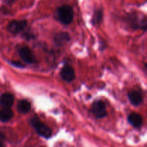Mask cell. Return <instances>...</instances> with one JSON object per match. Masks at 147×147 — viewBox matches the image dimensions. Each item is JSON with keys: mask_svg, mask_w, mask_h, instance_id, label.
<instances>
[{"mask_svg": "<svg viewBox=\"0 0 147 147\" xmlns=\"http://www.w3.org/2000/svg\"><path fill=\"white\" fill-rule=\"evenodd\" d=\"M74 11L70 5L65 4L57 9L55 17L63 24H69L73 22Z\"/></svg>", "mask_w": 147, "mask_h": 147, "instance_id": "1", "label": "cell"}, {"mask_svg": "<svg viewBox=\"0 0 147 147\" xmlns=\"http://www.w3.org/2000/svg\"><path fill=\"white\" fill-rule=\"evenodd\" d=\"M30 123L36 132L42 137L45 139H50L53 135L51 129L46 126L45 123L41 122L37 117H32L30 121Z\"/></svg>", "mask_w": 147, "mask_h": 147, "instance_id": "2", "label": "cell"}, {"mask_svg": "<svg viewBox=\"0 0 147 147\" xmlns=\"http://www.w3.org/2000/svg\"><path fill=\"white\" fill-rule=\"evenodd\" d=\"M127 22L129 26L134 30L146 28V19L144 14H139L137 13H131L128 16Z\"/></svg>", "mask_w": 147, "mask_h": 147, "instance_id": "3", "label": "cell"}, {"mask_svg": "<svg viewBox=\"0 0 147 147\" xmlns=\"http://www.w3.org/2000/svg\"><path fill=\"white\" fill-rule=\"evenodd\" d=\"M91 113L93 116L98 119H103L107 116V111H106V106L104 102L101 100H95L92 104Z\"/></svg>", "mask_w": 147, "mask_h": 147, "instance_id": "4", "label": "cell"}, {"mask_svg": "<svg viewBox=\"0 0 147 147\" xmlns=\"http://www.w3.org/2000/svg\"><path fill=\"white\" fill-rule=\"evenodd\" d=\"M27 22L26 20H13L7 25V30L13 34H17L26 28Z\"/></svg>", "mask_w": 147, "mask_h": 147, "instance_id": "5", "label": "cell"}, {"mask_svg": "<svg viewBox=\"0 0 147 147\" xmlns=\"http://www.w3.org/2000/svg\"><path fill=\"white\" fill-rule=\"evenodd\" d=\"M19 55L24 63L32 64L37 62L35 57L33 55L30 49L27 46H24L19 50Z\"/></svg>", "mask_w": 147, "mask_h": 147, "instance_id": "6", "label": "cell"}, {"mask_svg": "<svg viewBox=\"0 0 147 147\" xmlns=\"http://www.w3.org/2000/svg\"><path fill=\"white\" fill-rule=\"evenodd\" d=\"M60 77L65 81L70 83L74 80L76 77L74 69L69 65H65L60 70Z\"/></svg>", "mask_w": 147, "mask_h": 147, "instance_id": "7", "label": "cell"}, {"mask_svg": "<svg viewBox=\"0 0 147 147\" xmlns=\"http://www.w3.org/2000/svg\"><path fill=\"white\" fill-rule=\"evenodd\" d=\"M54 42L57 45L61 46L64 45L65 44L67 43L70 40V34L66 32H61L57 33L54 36Z\"/></svg>", "mask_w": 147, "mask_h": 147, "instance_id": "8", "label": "cell"}, {"mask_svg": "<svg viewBox=\"0 0 147 147\" xmlns=\"http://www.w3.org/2000/svg\"><path fill=\"white\" fill-rule=\"evenodd\" d=\"M14 101V96L9 93H4L0 97V105L3 108H11Z\"/></svg>", "mask_w": 147, "mask_h": 147, "instance_id": "9", "label": "cell"}, {"mask_svg": "<svg viewBox=\"0 0 147 147\" xmlns=\"http://www.w3.org/2000/svg\"><path fill=\"white\" fill-rule=\"evenodd\" d=\"M128 121L134 127L139 128L142 126L143 119L139 113H132L128 116Z\"/></svg>", "mask_w": 147, "mask_h": 147, "instance_id": "10", "label": "cell"}, {"mask_svg": "<svg viewBox=\"0 0 147 147\" xmlns=\"http://www.w3.org/2000/svg\"><path fill=\"white\" fill-rule=\"evenodd\" d=\"M129 99L130 100L131 103L134 106H138L142 103L143 98L142 94L139 91L136 90H132L129 93Z\"/></svg>", "mask_w": 147, "mask_h": 147, "instance_id": "11", "label": "cell"}, {"mask_svg": "<svg viewBox=\"0 0 147 147\" xmlns=\"http://www.w3.org/2000/svg\"><path fill=\"white\" fill-rule=\"evenodd\" d=\"M14 116V113L10 108H3L0 110V121L1 122H7Z\"/></svg>", "mask_w": 147, "mask_h": 147, "instance_id": "12", "label": "cell"}, {"mask_svg": "<svg viewBox=\"0 0 147 147\" xmlns=\"http://www.w3.org/2000/svg\"><path fill=\"white\" fill-rule=\"evenodd\" d=\"M31 109V103L27 100H21L17 104V110L20 113L25 114L27 113Z\"/></svg>", "mask_w": 147, "mask_h": 147, "instance_id": "13", "label": "cell"}, {"mask_svg": "<svg viewBox=\"0 0 147 147\" xmlns=\"http://www.w3.org/2000/svg\"><path fill=\"white\" fill-rule=\"evenodd\" d=\"M103 9H96L93 13V18H92V23L93 24H98L100 23L103 19Z\"/></svg>", "mask_w": 147, "mask_h": 147, "instance_id": "14", "label": "cell"}, {"mask_svg": "<svg viewBox=\"0 0 147 147\" xmlns=\"http://www.w3.org/2000/svg\"><path fill=\"white\" fill-rule=\"evenodd\" d=\"M4 141H5V136L1 131H0V147L4 146Z\"/></svg>", "mask_w": 147, "mask_h": 147, "instance_id": "15", "label": "cell"}, {"mask_svg": "<svg viewBox=\"0 0 147 147\" xmlns=\"http://www.w3.org/2000/svg\"><path fill=\"white\" fill-rule=\"evenodd\" d=\"M11 64L12 65L15 66V67H22V68L24 67V65H22L21 63H20V62L13 61V62H11Z\"/></svg>", "mask_w": 147, "mask_h": 147, "instance_id": "16", "label": "cell"}]
</instances>
